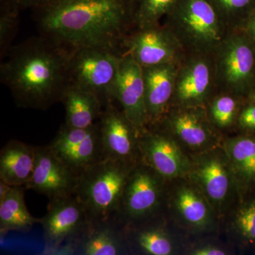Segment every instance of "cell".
<instances>
[{
	"mask_svg": "<svg viewBox=\"0 0 255 255\" xmlns=\"http://www.w3.org/2000/svg\"><path fill=\"white\" fill-rule=\"evenodd\" d=\"M40 35L73 53L85 48L123 53L135 28L132 0H45L32 8Z\"/></svg>",
	"mask_w": 255,
	"mask_h": 255,
	"instance_id": "obj_1",
	"label": "cell"
},
{
	"mask_svg": "<svg viewBox=\"0 0 255 255\" xmlns=\"http://www.w3.org/2000/svg\"><path fill=\"white\" fill-rule=\"evenodd\" d=\"M70 52L50 38L33 37L9 48L0 80L19 108L48 110L61 102L70 85Z\"/></svg>",
	"mask_w": 255,
	"mask_h": 255,
	"instance_id": "obj_2",
	"label": "cell"
},
{
	"mask_svg": "<svg viewBox=\"0 0 255 255\" xmlns=\"http://www.w3.org/2000/svg\"><path fill=\"white\" fill-rule=\"evenodd\" d=\"M162 23L187 53L214 54L231 31L208 0H177Z\"/></svg>",
	"mask_w": 255,
	"mask_h": 255,
	"instance_id": "obj_3",
	"label": "cell"
},
{
	"mask_svg": "<svg viewBox=\"0 0 255 255\" xmlns=\"http://www.w3.org/2000/svg\"><path fill=\"white\" fill-rule=\"evenodd\" d=\"M136 164L105 158L80 174L75 195L90 221L117 218L128 179Z\"/></svg>",
	"mask_w": 255,
	"mask_h": 255,
	"instance_id": "obj_4",
	"label": "cell"
},
{
	"mask_svg": "<svg viewBox=\"0 0 255 255\" xmlns=\"http://www.w3.org/2000/svg\"><path fill=\"white\" fill-rule=\"evenodd\" d=\"M123 55L100 48L73 51L69 64L70 85L94 94L105 107L115 101L114 88Z\"/></svg>",
	"mask_w": 255,
	"mask_h": 255,
	"instance_id": "obj_5",
	"label": "cell"
},
{
	"mask_svg": "<svg viewBox=\"0 0 255 255\" xmlns=\"http://www.w3.org/2000/svg\"><path fill=\"white\" fill-rule=\"evenodd\" d=\"M214 55L218 92L249 93L255 78V46L249 38L231 30Z\"/></svg>",
	"mask_w": 255,
	"mask_h": 255,
	"instance_id": "obj_6",
	"label": "cell"
},
{
	"mask_svg": "<svg viewBox=\"0 0 255 255\" xmlns=\"http://www.w3.org/2000/svg\"><path fill=\"white\" fill-rule=\"evenodd\" d=\"M164 182L142 159L137 162L124 188L116 220L126 228L152 219L162 203Z\"/></svg>",
	"mask_w": 255,
	"mask_h": 255,
	"instance_id": "obj_7",
	"label": "cell"
},
{
	"mask_svg": "<svg viewBox=\"0 0 255 255\" xmlns=\"http://www.w3.org/2000/svg\"><path fill=\"white\" fill-rule=\"evenodd\" d=\"M214 54H186L178 66L172 106L206 107L218 92Z\"/></svg>",
	"mask_w": 255,
	"mask_h": 255,
	"instance_id": "obj_8",
	"label": "cell"
},
{
	"mask_svg": "<svg viewBox=\"0 0 255 255\" xmlns=\"http://www.w3.org/2000/svg\"><path fill=\"white\" fill-rule=\"evenodd\" d=\"M179 143L201 152L219 147L220 130L210 120L206 107L172 106L157 125Z\"/></svg>",
	"mask_w": 255,
	"mask_h": 255,
	"instance_id": "obj_9",
	"label": "cell"
},
{
	"mask_svg": "<svg viewBox=\"0 0 255 255\" xmlns=\"http://www.w3.org/2000/svg\"><path fill=\"white\" fill-rule=\"evenodd\" d=\"M124 53L130 55L142 68L179 63L187 52L164 23L135 28L126 37Z\"/></svg>",
	"mask_w": 255,
	"mask_h": 255,
	"instance_id": "obj_10",
	"label": "cell"
},
{
	"mask_svg": "<svg viewBox=\"0 0 255 255\" xmlns=\"http://www.w3.org/2000/svg\"><path fill=\"white\" fill-rule=\"evenodd\" d=\"M48 146L78 177L105 159L98 122L93 127L83 129L63 124Z\"/></svg>",
	"mask_w": 255,
	"mask_h": 255,
	"instance_id": "obj_11",
	"label": "cell"
},
{
	"mask_svg": "<svg viewBox=\"0 0 255 255\" xmlns=\"http://www.w3.org/2000/svg\"><path fill=\"white\" fill-rule=\"evenodd\" d=\"M191 177L209 201L211 208L219 214L236 187L234 177L227 156L219 147L201 152L191 162Z\"/></svg>",
	"mask_w": 255,
	"mask_h": 255,
	"instance_id": "obj_12",
	"label": "cell"
},
{
	"mask_svg": "<svg viewBox=\"0 0 255 255\" xmlns=\"http://www.w3.org/2000/svg\"><path fill=\"white\" fill-rule=\"evenodd\" d=\"M179 142L159 126H152L139 135L141 159L164 180L184 177L190 172L191 162Z\"/></svg>",
	"mask_w": 255,
	"mask_h": 255,
	"instance_id": "obj_13",
	"label": "cell"
},
{
	"mask_svg": "<svg viewBox=\"0 0 255 255\" xmlns=\"http://www.w3.org/2000/svg\"><path fill=\"white\" fill-rule=\"evenodd\" d=\"M90 222L86 209L74 194L50 200L40 224L47 248L54 251L63 243L68 245L76 241Z\"/></svg>",
	"mask_w": 255,
	"mask_h": 255,
	"instance_id": "obj_14",
	"label": "cell"
},
{
	"mask_svg": "<svg viewBox=\"0 0 255 255\" xmlns=\"http://www.w3.org/2000/svg\"><path fill=\"white\" fill-rule=\"evenodd\" d=\"M105 158L130 164L141 160L139 134L124 111L114 102L104 108L98 121Z\"/></svg>",
	"mask_w": 255,
	"mask_h": 255,
	"instance_id": "obj_15",
	"label": "cell"
},
{
	"mask_svg": "<svg viewBox=\"0 0 255 255\" xmlns=\"http://www.w3.org/2000/svg\"><path fill=\"white\" fill-rule=\"evenodd\" d=\"M78 178L55 155L48 145L37 146L34 170L25 187L53 200L74 195Z\"/></svg>",
	"mask_w": 255,
	"mask_h": 255,
	"instance_id": "obj_16",
	"label": "cell"
},
{
	"mask_svg": "<svg viewBox=\"0 0 255 255\" xmlns=\"http://www.w3.org/2000/svg\"><path fill=\"white\" fill-rule=\"evenodd\" d=\"M114 98L139 135L148 128L145 104L143 68L130 55L124 53L114 88Z\"/></svg>",
	"mask_w": 255,
	"mask_h": 255,
	"instance_id": "obj_17",
	"label": "cell"
},
{
	"mask_svg": "<svg viewBox=\"0 0 255 255\" xmlns=\"http://www.w3.org/2000/svg\"><path fill=\"white\" fill-rule=\"evenodd\" d=\"M64 248L80 255H121L129 249L126 228L115 219L91 221L76 241Z\"/></svg>",
	"mask_w": 255,
	"mask_h": 255,
	"instance_id": "obj_18",
	"label": "cell"
},
{
	"mask_svg": "<svg viewBox=\"0 0 255 255\" xmlns=\"http://www.w3.org/2000/svg\"><path fill=\"white\" fill-rule=\"evenodd\" d=\"M179 64L143 68L148 127L159 124L172 106Z\"/></svg>",
	"mask_w": 255,
	"mask_h": 255,
	"instance_id": "obj_19",
	"label": "cell"
},
{
	"mask_svg": "<svg viewBox=\"0 0 255 255\" xmlns=\"http://www.w3.org/2000/svg\"><path fill=\"white\" fill-rule=\"evenodd\" d=\"M36 158V146L9 140L0 152V180L13 187H25L33 175Z\"/></svg>",
	"mask_w": 255,
	"mask_h": 255,
	"instance_id": "obj_20",
	"label": "cell"
},
{
	"mask_svg": "<svg viewBox=\"0 0 255 255\" xmlns=\"http://www.w3.org/2000/svg\"><path fill=\"white\" fill-rule=\"evenodd\" d=\"M236 189L241 195L255 190V137L240 135L224 142Z\"/></svg>",
	"mask_w": 255,
	"mask_h": 255,
	"instance_id": "obj_21",
	"label": "cell"
},
{
	"mask_svg": "<svg viewBox=\"0 0 255 255\" xmlns=\"http://www.w3.org/2000/svg\"><path fill=\"white\" fill-rule=\"evenodd\" d=\"M61 102L65 110L64 124L75 128L93 127L105 108L97 96L70 85L64 94Z\"/></svg>",
	"mask_w": 255,
	"mask_h": 255,
	"instance_id": "obj_22",
	"label": "cell"
},
{
	"mask_svg": "<svg viewBox=\"0 0 255 255\" xmlns=\"http://www.w3.org/2000/svg\"><path fill=\"white\" fill-rule=\"evenodd\" d=\"M26 187H14L9 194L0 201V233L5 236L9 231L29 232L41 219L33 217L25 203Z\"/></svg>",
	"mask_w": 255,
	"mask_h": 255,
	"instance_id": "obj_23",
	"label": "cell"
},
{
	"mask_svg": "<svg viewBox=\"0 0 255 255\" xmlns=\"http://www.w3.org/2000/svg\"><path fill=\"white\" fill-rule=\"evenodd\" d=\"M172 202L181 219L191 227L203 228L211 221L212 208L196 185L178 188Z\"/></svg>",
	"mask_w": 255,
	"mask_h": 255,
	"instance_id": "obj_24",
	"label": "cell"
},
{
	"mask_svg": "<svg viewBox=\"0 0 255 255\" xmlns=\"http://www.w3.org/2000/svg\"><path fill=\"white\" fill-rule=\"evenodd\" d=\"M128 245L145 255H169L173 251V244L163 228L146 226L145 223L126 227Z\"/></svg>",
	"mask_w": 255,
	"mask_h": 255,
	"instance_id": "obj_25",
	"label": "cell"
},
{
	"mask_svg": "<svg viewBox=\"0 0 255 255\" xmlns=\"http://www.w3.org/2000/svg\"><path fill=\"white\" fill-rule=\"evenodd\" d=\"M238 97L226 92H217L206 105L208 115L218 130L232 127L237 122L241 111V102Z\"/></svg>",
	"mask_w": 255,
	"mask_h": 255,
	"instance_id": "obj_26",
	"label": "cell"
},
{
	"mask_svg": "<svg viewBox=\"0 0 255 255\" xmlns=\"http://www.w3.org/2000/svg\"><path fill=\"white\" fill-rule=\"evenodd\" d=\"M132 1L134 26L135 28H145L162 23L177 0Z\"/></svg>",
	"mask_w": 255,
	"mask_h": 255,
	"instance_id": "obj_27",
	"label": "cell"
},
{
	"mask_svg": "<svg viewBox=\"0 0 255 255\" xmlns=\"http://www.w3.org/2000/svg\"><path fill=\"white\" fill-rule=\"evenodd\" d=\"M231 30L255 9V0H208Z\"/></svg>",
	"mask_w": 255,
	"mask_h": 255,
	"instance_id": "obj_28",
	"label": "cell"
},
{
	"mask_svg": "<svg viewBox=\"0 0 255 255\" xmlns=\"http://www.w3.org/2000/svg\"><path fill=\"white\" fill-rule=\"evenodd\" d=\"M231 226L242 241L255 243V199L243 201L238 206Z\"/></svg>",
	"mask_w": 255,
	"mask_h": 255,
	"instance_id": "obj_29",
	"label": "cell"
},
{
	"mask_svg": "<svg viewBox=\"0 0 255 255\" xmlns=\"http://www.w3.org/2000/svg\"><path fill=\"white\" fill-rule=\"evenodd\" d=\"M19 12L0 11V54L4 58L11 48L19 22Z\"/></svg>",
	"mask_w": 255,
	"mask_h": 255,
	"instance_id": "obj_30",
	"label": "cell"
},
{
	"mask_svg": "<svg viewBox=\"0 0 255 255\" xmlns=\"http://www.w3.org/2000/svg\"><path fill=\"white\" fill-rule=\"evenodd\" d=\"M236 124L243 130L255 131V102L241 108Z\"/></svg>",
	"mask_w": 255,
	"mask_h": 255,
	"instance_id": "obj_31",
	"label": "cell"
},
{
	"mask_svg": "<svg viewBox=\"0 0 255 255\" xmlns=\"http://www.w3.org/2000/svg\"><path fill=\"white\" fill-rule=\"evenodd\" d=\"M39 0H0V11L21 12L22 10L32 9Z\"/></svg>",
	"mask_w": 255,
	"mask_h": 255,
	"instance_id": "obj_32",
	"label": "cell"
},
{
	"mask_svg": "<svg viewBox=\"0 0 255 255\" xmlns=\"http://www.w3.org/2000/svg\"><path fill=\"white\" fill-rule=\"evenodd\" d=\"M234 29L241 32L247 38H249L250 41L255 46V9H253Z\"/></svg>",
	"mask_w": 255,
	"mask_h": 255,
	"instance_id": "obj_33",
	"label": "cell"
},
{
	"mask_svg": "<svg viewBox=\"0 0 255 255\" xmlns=\"http://www.w3.org/2000/svg\"><path fill=\"white\" fill-rule=\"evenodd\" d=\"M191 255H224L226 252L218 247L206 246L196 248L191 251Z\"/></svg>",
	"mask_w": 255,
	"mask_h": 255,
	"instance_id": "obj_34",
	"label": "cell"
},
{
	"mask_svg": "<svg viewBox=\"0 0 255 255\" xmlns=\"http://www.w3.org/2000/svg\"><path fill=\"white\" fill-rule=\"evenodd\" d=\"M13 187V186L0 180V201H2L9 194Z\"/></svg>",
	"mask_w": 255,
	"mask_h": 255,
	"instance_id": "obj_35",
	"label": "cell"
},
{
	"mask_svg": "<svg viewBox=\"0 0 255 255\" xmlns=\"http://www.w3.org/2000/svg\"><path fill=\"white\" fill-rule=\"evenodd\" d=\"M251 97L253 98V101L255 102V90L251 92Z\"/></svg>",
	"mask_w": 255,
	"mask_h": 255,
	"instance_id": "obj_36",
	"label": "cell"
},
{
	"mask_svg": "<svg viewBox=\"0 0 255 255\" xmlns=\"http://www.w3.org/2000/svg\"><path fill=\"white\" fill-rule=\"evenodd\" d=\"M45 1V0H39V1H38V4H39L40 2H41V1Z\"/></svg>",
	"mask_w": 255,
	"mask_h": 255,
	"instance_id": "obj_37",
	"label": "cell"
}]
</instances>
